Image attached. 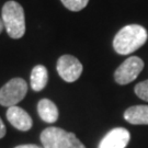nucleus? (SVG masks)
I'll use <instances>...</instances> for the list:
<instances>
[{
	"instance_id": "f257e3e1",
	"label": "nucleus",
	"mask_w": 148,
	"mask_h": 148,
	"mask_svg": "<svg viewBox=\"0 0 148 148\" xmlns=\"http://www.w3.org/2000/svg\"><path fill=\"white\" fill-rule=\"evenodd\" d=\"M147 30L139 24H130L122 27L113 40V48L120 55H128L147 42Z\"/></svg>"
},
{
	"instance_id": "f03ea898",
	"label": "nucleus",
	"mask_w": 148,
	"mask_h": 148,
	"mask_svg": "<svg viewBox=\"0 0 148 148\" xmlns=\"http://www.w3.org/2000/svg\"><path fill=\"white\" fill-rule=\"evenodd\" d=\"M1 20L11 38H21L25 33V16L22 5L13 0L7 1L2 7Z\"/></svg>"
},
{
	"instance_id": "7ed1b4c3",
	"label": "nucleus",
	"mask_w": 148,
	"mask_h": 148,
	"mask_svg": "<svg viewBox=\"0 0 148 148\" xmlns=\"http://www.w3.org/2000/svg\"><path fill=\"white\" fill-rule=\"evenodd\" d=\"M43 148H86L74 133L51 126L41 133Z\"/></svg>"
},
{
	"instance_id": "20e7f679",
	"label": "nucleus",
	"mask_w": 148,
	"mask_h": 148,
	"mask_svg": "<svg viewBox=\"0 0 148 148\" xmlns=\"http://www.w3.org/2000/svg\"><path fill=\"white\" fill-rule=\"evenodd\" d=\"M27 92V85L22 78H13L0 89V104L2 106H14L23 100Z\"/></svg>"
},
{
	"instance_id": "39448f33",
	"label": "nucleus",
	"mask_w": 148,
	"mask_h": 148,
	"mask_svg": "<svg viewBox=\"0 0 148 148\" xmlns=\"http://www.w3.org/2000/svg\"><path fill=\"white\" fill-rule=\"evenodd\" d=\"M144 69V62L137 56H131L117 67L114 73V80L119 85H127L136 79Z\"/></svg>"
},
{
	"instance_id": "423d86ee",
	"label": "nucleus",
	"mask_w": 148,
	"mask_h": 148,
	"mask_svg": "<svg viewBox=\"0 0 148 148\" xmlns=\"http://www.w3.org/2000/svg\"><path fill=\"white\" fill-rule=\"evenodd\" d=\"M82 64L73 55H63L57 60V73L67 82H74L82 74Z\"/></svg>"
},
{
	"instance_id": "0eeeda50",
	"label": "nucleus",
	"mask_w": 148,
	"mask_h": 148,
	"mask_svg": "<svg viewBox=\"0 0 148 148\" xmlns=\"http://www.w3.org/2000/svg\"><path fill=\"white\" fill-rule=\"evenodd\" d=\"M131 134L124 127L113 128L101 139L98 148H125L130 143Z\"/></svg>"
},
{
	"instance_id": "6e6552de",
	"label": "nucleus",
	"mask_w": 148,
	"mask_h": 148,
	"mask_svg": "<svg viewBox=\"0 0 148 148\" xmlns=\"http://www.w3.org/2000/svg\"><path fill=\"white\" fill-rule=\"evenodd\" d=\"M5 115L11 125L22 132H27L29 130H31L32 125H33L32 119L27 114V112H25L23 109L16 106L8 108Z\"/></svg>"
},
{
	"instance_id": "1a4fd4ad",
	"label": "nucleus",
	"mask_w": 148,
	"mask_h": 148,
	"mask_svg": "<svg viewBox=\"0 0 148 148\" xmlns=\"http://www.w3.org/2000/svg\"><path fill=\"white\" fill-rule=\"evenodd\" d=\"M125 121L133 125H148V106H134L124 112Z\"/></svg>"
},
{
	"instance_id": "9d476101",
	"label": "nucleus",
	"mask_w": 148,
	"mask_h": 148,
	"mask_svg": "<svg viewBox=\"0 0 148 148\" xmlns=\"http://www.w3.org/2000/svg\"><path fill=\"white\" fill-rule=\"evenodd\" d=\"M38 115L46 123H55L58 119V109L53 101L48 99H42L37 103Z\"/></svg>"
},
{
	"instance_id": "9b49d317",
	"label": "nucleus",
	"mask_w": 148,
	"mask_h": 148,
	"mask_svg": "<svg viewBox=\"0 0 148 148\" xmlns=\"http://www.w3.org/2000/svg\"><path fill=\"white\" fill-rule=\"evenodd\" d=\"M48 81V73L43 65H36L31 71V87L34 91L43 90Z\"/></svg>"
},
{
	"instance_id": "f8f14e48",
	"label": "nucleus",
	"mask_w": 148,
	"mask_h": 148,
	"mask_svg": "<svg viewBox=\"0 0 148 148\" xmlns=\"http://www.w3.org/2000/svg\"><path fill=\"white\" fill-rule=\"evenodd\" d=\"M63 5L70 11H80L87 7L89 0H60Z\"/></svg>"
},
{
	"instance_id": "ddd939ff",
	"label": "nucleus",
	"mask_w": 148,
	"mask_h": 148,
	"mask_svg": "<svg viewBox=\"0 0 148 148\" xmlns=\"http://www.w3.org/2000/svg\"><path fill=\"white\" fill-rule=\"evenodd\" d=\"M135 95H137L139 99L148 102V79L144 80L135 86Z\"/></svg>"
},
{
	"instance_id": "4468645a",
	"label": "nucleus",
	"mask_w": 148,
	"mask_h": 148,
	"mask_svg": "<svg viewBox=\"0 0 148 148\" xmlns=\"http://www.w3.org/2000/svg\"><path fill=\"white\" fill-rule=\"evenodd\" d=\"M5 124H3V122H2V120H1V117H0V138L5 137Z\"/></svg>"
},
{
	"instance_id": "2eb2a0df",
	"label": "nucleus",
	"mask_w": 148,
	"mask_h": 148,
	"mask_svg": "<svg viewBox=\"0 0 148 148\" xmlns=\"http://www.w3.org/2000/svg\"><path fill=\"white\" fill-rule=\"evenodd\" d=\"M14 148H42L37 145H34V144H25V145H19Z\"/></svg>"
},
{
	"instance_id": "dca6fc26",
	"label": "nucleus",
	"mask_w": 148,
	"mask_h": 148,
	"mask_svg": "<svg viewBox=\"0 0 148 148\" xmlns=\"http://www.w3.org/2000/svg\"><path fill=\"white\" fill-rule=\"evenodd\" d=\"M3 29H5V25H3V22H2V20L0 19V34H1V32L3 31Z\"/></svg>"
}]
</instances>
